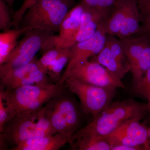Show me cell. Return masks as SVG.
<instances>
[{
  "label": "cell",
  "instance_id": "obj_31",
  "mask_svg": "<svg viewBox=\"0 0 150 150\" xmlns=\"http://www.w3.org/2000/svg\"><path fill=\"white\" fill-rule=\"evenodd\" d=\"M148 133H149V143L150 146V127L149 128V131H148Z\"/></svg>",
  "mask_w": 150,
  "mask_h": 150
},
{
  "label": "cell",
  "instance_id": "obj_16",
  "mask_svg": "<svg viewBox=\"0 0 150 150\" xmlns=\"http://www.w3.org/2000/svg\"><path fill=\"white\" fill-rule=\"evenodd\" d=\"M133 0H116L112 12L103 23L106 33L117 37L126 20L129 7Z\"/></svg>",
  "mask_w": 150,
  "mask_h": 150
},
{
  "label": "cell",
  "instance_id": "obj_20",
  "mask_svg": "<svg viewBox=\"0 0 150 150\" xmlns=\"http://www.w3.org/2000/svg\"><path fill=\"white\" fill-rule=\"evenodd\" d=\"M71 147L79 150H111L110 143L105 137L91 135L76 138Z\"/></svg>",
  "mask_w": 150,
  "mask_h": 150
},
{
  "label": "cell",
  "instance_id": "obj_18",
  "mask_svg": "<svg viewBox=\"0 0 150 150\" xmlns=\"http://www.w3.org/2000/svg\"><path fill=\"white\" fill-rule=\"evenodd\" d=\"M141 15L138 0H133L131 2L126 20L117 35L119 39L133 36L142 31L140 25Z\"/></svg>",
  "mask_w": 150,
  "mask_h": 150
},
{
  "label": "cell",
  "instance_id": "obj_24",
  "mask_svg": "<svg viewBox=\"0 0 150 150\" xmlns=\"http://www.w3.org/2000/svg\"><path fill=\"white\" fill-rule=\"evenodd\" d=\"M9 6L4 0H0V29L5 31L10 29L12 23Z\"/></svg>",
  "mask_w": 150,
  "mask_h": 150
},
{
  "label": "cell",
  "instance_id": "obj_22",
  "mask_svg": "<svg viewBox=\"0 0 150 150\" xmlns=\"http://www.w3.org/2000/svg\"><path fill=\"white\" fill-rule=\"evenodd\" d=\"M67 48L55 47L46 51L43 56L38 60V64L40 69L47 74L48 67L51 63L64 53Z\"/></svg>",
  "mask_w": 150,
  "mask_h": 150
},
{
  "label": "cell",
  "instance_id": "obj_14",
  "mask_svg": "<svg viewBox=\"0 0 150 150\" xmlns=\"http://www.w3.org/2000/svg\"><path fill=\"white\" fill-rule=\"evenodd\" d=\"M112 11L93 7L86 4L79 28L74 40V44L92 37L100 25L108 18Z\"/></svg>",
  "mask_w": 150,
  "mask_h": 150
},
{
  "label": "cell",
  "instance_id": "obj_17",
  "mask_svg": "<svg viewBox=\"0 0 150 150\" xmlns=\"http://www.w3.org/2000/svg\"><path fill=\"white\" fill-rule=\"evenodd\" d=\"M95 56V61L105 67L112 75L121 80L130 71V67L120 62L105 45L99 54Z\"/></svg>",
  "mask_w": 150,
  "mask_h": 150
},
{
  "label": "cell",
  "instance_id": "obj_2",
  "mask_svg": "<svg viewBox=\"0 0 150 150\" xmlns=\"http://www.w3.org/2000/svg\"><path fill=\"white\" fill-rule=\"evenodd\" d=\"M57 132L50 123L46 108L32 112L17 113L0 132L1 142L12 147L26 140L53 135Z\"/></svg>",
  "mask_w": 150,
  "mask_h": 150
},
{
  "label": "cell",
  "instance_id": "obj_9",
  "mask_svg": "<svg viewBox=\"0 0 150 150\" xmlns=\"http://www.w3.org/2000/svg\"><path fill=\"white\" fill-rule=\"evenodd\" d=\"M119 39L129 63L134 87L150 67V39L142 35Z\"/></svg>",
  "mask_w": 150,
  "mask_h": 150
},
{
  "label": "cell",
  "instance_id": "obj_5",
  "mask_svg": "<svg viewBox=\"0 0 150 150\" xmlns=\"http://www.w3.org/2000/svg\"><path fill=\"white\" fill-rule=\"evenodd\" d=\"M62 94L48 101L45 107L52 127L57 133L67 136L71 146L72 137L79 127V113L74 102Z\"/></svg>",
  "mask_w": 150,
  "mask_h": 150
},
{
  "label": "cell",
  "instance_id": "obj_28",
  "mask_svg": "<svg viewBox=\"0 0 150 150\" xmlns=\"http://www.w3.org/2000/svg\"><path fill=\"white\" fill-rule=\"evenodd\" d=\"M141 16L150 14V0H138Z\"/></svg>",
  "mask_w": 150,
  "mask_h": 150
},
{
  "label": "cell",
  "instance_id": "obj_13",
  "mask_svg": "<svg viewBox=\"0 0 150 150\" xmlns=\"http://www.w3.org/2000/svg\"><path fill=\"white\" fill-rule=\"evenodd\" d=\"M103 22L100 25L96 32L90 38L75 43L70 47L71 56L64 73L68 71L79 62L89 60L90 57L96 56L102 50L105 45L107 35L103 28Z\"/></svg>",
  "mask_w": 150,
  "mask_h": 150
},
{
  "label": "cell",
  "instance_id": "obj_30",
  "mask_svg": "<svg viewBox=\"0 0 150 150\" xmlns=\"http://www.w3.org/2000/svg\"><path fill=\"white\" fill-rule=\"evenodd\" d=\"M4 1L11 8L12 7L15 1V0H4Z\"/></svg>",
  "mask_w": 150,
  "mask_h": 150
},
{
  "label": "cell",
  "instance_id": "obj_27",
  "mask_svg": "<svg viewBox=\"0 0 150 150\" xmlns=\"http://www.w3.org/2000/svg\"><path fill=\"white\" fill-rule=\"evenodd\" d=\"M10 118L8 106L2 95L0 94V132L2 131L5 124Z\"/></svg>",
  "mask_w": 150,
  "mask_h": 150
},
{
  "label": "cell",
  "instance_id": "obj_23",
  "mask_svg": "<svg viewBox=\"0 0 150 150\" xmlns=\"http://www.w3.org/2000/svg\"><path fill=\"white\" fill-rule=\"evenodd\" d=\"M135 92L144 97L147 100L148 110L150 111V67L142 80L134 87Z\"/></svg>",
  "mask_w": 150,
  "mask_h": 150
},
{
  "label": "cell",
  "instance_id": "obj_1",
  "mask_svg": "<svg viewBox=\"0 0 150 150\" xmlns=\"http://www.w3.org/2000/svg\"><path fill=\"white\" fill-rule=\"evenodd\" d=\"M148 111L147 103L133 99L111 102L93 118L91 123L74 134L72 142L76 138L85 135L107 137L127 120L135 118L143 119Z\"/></svg>",
  "mask_w": 150,
  "mask_h": 150
},
{
  "label": "cell",
  "instance_id": "obj_21",
  "mask_svg": "<svg viewBox=\"0 0 150 150\" xmlns=\"http://www.w3.org/2000/svg\"><path fill=\"white\" fill-rule=\"evenodd\" d=\"M71 56L70 48H67L64 53L51 63L48 67L47 75L51 81L54 84L59 82L62 77L61 73L65 66L68 64Z\"/></svg>",
  "mask_w": 150,
  "mask_h": 150
},
{
  "label": "cell",
  "instance_id": "obj_3",
  "mask_svg": "<svg viewBox=\"0 0 150 150\" xmlns=\"http://www.w3.org/2000/svg\"><path fill=\"white\" fill-rule=\"evenodd\" d=\"M65 86V84L57 83L24 86L11 90H4L1 88L0 94L8 106L11 119L17 113L32 112L40 109L51 99L62 94Z\"/></svg>",
  "mask_w": 150,
  "mask_h": 150
},
{
  "label": "cell",
  "instance_id": "obj_7",
  "mask_svg": "<svg viewBox=\"0 0 150 150\" xmlns=\"http://www.w3.org/2000/svg\"><path fill=\"white\" fill-rule=\"evenodd\" d=\"M69 78L98 86L126 89L122 81L95 60H85L74 65L63 74L58 83L64 84Z\"/></svg>",
  "mask_w": 150,
  "mask_h": 150
},
{
  "label": "cell",
  "instance_id": "obj_12",
  "mask_svg": "<svg viewBox=\"0 0 150 150\" xmlns=\"http://www.w3.org/2000/svg\"><path fill=\"white\" fill-rule=\"evenodd\" d=\"M86 6L82 0L69 11L60 25L59 35L51 36L43 44L41 50L44 53L55 47L69 48L74 45Z\"/></svg>",
  "mask_w": 150,
  "mask_h": 150
},
{
  "label": "cell",
  "instance_id": "obj_15",
  "mask_svg": "<svg viewBox=\"0 0 150 150\" xmlns=\"http://www.w3.org/2000/svg\"><path fill=\"white\" fill-rule=\"evenodd\" d=\"M67 143L69 138L60 133L30 139L11 148L12 150H58Z\"/></svg>",
  "mask_w": 150,
  "mask_h": 150
},
{
  "label": "cell",
  "instance_id": "obj_10",
  "mask_svg": "<svg viewBox=\"0 0 150 150\" xmlns=\"http://www.w3.org/2000/svg\"><path fill=\"white\" fill-rule=\"evenodd\" d=\"M54 33L39 29L28 30L9 56L4 64L0 66L13 68L27 64L35 58L44 43Z\"/></svg>",
  "mask_w": 150,
  "mask_h": 150
},
{
  "label": "cell",
  "instance_id": "obj_25",
  "mask_svg": "<svg viewBox=\"0 0 150 150\" xmlns=\"http://www.w3.org/2000/svg\"><path fill=\"white\" fill-rule=\"evenodd\" d=\"M38 0H24L19 8L15 13L12 16V25L18 28L23 17L28 10Z\"/></svg>",
  "mask_w": 150,
  "mask_h": 150
},
{
  "label": "cell",
  "instance_id": "obj_19",
  "mask_svg": "<svg viewBox=\"0 0 150 150\" xmlns=\"http://www.w3.org/2000/svg\"><path fill=\"white\" fill-rule=\"evenodd\" d=\"M29 30H30L18 28L0 33V66L5 63L16 48L19 38Z\"/></svg>",
  "mask_w": 150,
  "mask_h": 150
},
{
  "label": "cell",
  "instance_id": "obj_8",
  "mask_svg": "<svg viewBox=\"0 0 150 150\" xmlns=\"http://www.w3.org/2000/svg\"><path fill=\"white\" fill-rule=\"evenodd\" d=\"M36 57L27 64L16 68L0 67L1 88L4 90L27 86H47L53 83L40 69Z\"/></svg>",
  "mask_w": 150,
  "mask_h": 150
},
{
  "label": "cell",
  "instance_id": "obj_6",
  "mask_svg": "<svg viewBox=\"0 0 150 150\" xmlns=\"http://www.w3.org/2000/svg\"><path fill=\"white\" fill-rule=\"evenodd\" d=\"M64 84L76 95L84 110L93 118L112 102L117 88L93 85L69 78L65 80Z\"/></svg>",
  "mask_w": 150,
  "mask_h": 150
},
{
  "label": "cell",
  "instance_id": "obj_26",
  "mask_svg": "<svg viewBox=\"0 0 150 150\" xmlns=\"http://www.w3.org/2000/svg\"><path fill=\"white\" fill-rule=\"evenodd\" d=\"M87 5L96 8L112 11L116 0H83Z\"/></svg>",
  "mask_w": 150,
  "mask_h": 150
},
{
  "label": "cell",
  "instance_id": "obj_29",
  "mask_svg": "<svg viewBox=\"0 0 150 150\" xmlns=\"http://www.w3.org/2000/svg\"><path fill=\"white\" fill-rule=\"evenodd\" d=\"M144 18V30L150 33V14L145 16Z\"/></svg>",
  "mask_w": 150,
  "mask_h": 150
},
{
  "label": "cell",
  "instance_id": "obj_4",
  "mask_svg": "<svg viewBox=\"0 0 150 150\" xmlns=\"http://www.w3.org/2000/svg\"><path fill=\"white\" fill-rule=\"evenodd\" d=\"M75 0H38L26 12L18 28L59 32L61 23Z\"/></svg>",
  "mask_w": 150,
  "mask_h": 150
},
{
  "label": "cell",
  "instance_id": "obj_11",
  "mask_svg": "<svg viewBox=\"0 0 150 150\" xmlns=\"http://www.w3.org/2000/svg\"><path fill=\"white\" fill-rule=\"evenodd\" d=\"M142 119L135 118L127 120L114 132L105 137L111 147L121 145L137 148L139 150H150L149 128L141 123Z\"/></svg>",
  "mask_w": 150,
  "mask_h": 150
}]
</instances>
